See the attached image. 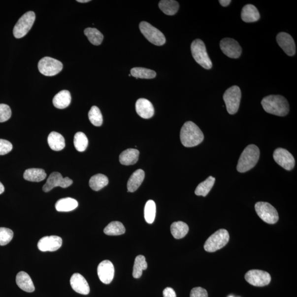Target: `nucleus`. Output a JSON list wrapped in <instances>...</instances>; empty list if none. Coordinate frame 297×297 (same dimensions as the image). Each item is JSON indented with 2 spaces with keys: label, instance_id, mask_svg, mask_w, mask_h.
<instances>
[{
  "label": "nucleus",
  "instance_id": "20e7f679",
  "mask_svg": "<svg viewBox=\"0 0 297 297\" xmlns=\"http://www.w3.org/2000/svg\"><path fill=\"white\" fill-rule=\"evenodd\" d=\"M191 51L193 58L201 67L206 69H210L213 67L203 41L200 39L193 41L191 44Z\"/></svg>",
  "mask_w": 297,
  "mask_h": 297
},
{
  "label": "nucleus",
  "instance_id": "2f4dec72",
  "mask_svg": "<svg viewBox=\"0 0 297 297\" xmlns=\"http://www.w3.org/2000/svg\"><path fill=\"white\" fill-rule=\"evenodd\" d=\"M148 264L144 256L139 255L135 259L133 266V276L139 279L142 275L143 271L147 269Z\"/></svg>",
  "mask_w": 297,
  "mask_h": 297
},
{
  "label": "nucleus",
  "instance_id": "37998d69",
  "mask_svg": "<svg viewBox=\"0 0 297 297\" xmlns=\"http://www.w3.org/2000/svg\"><path fill=\"white\" fill-rule=\"evenodd\" d=\"M164 297H177L175 291L171 287H167L163 291Z\"/></svg>",
  "mask_w": 297,
  "mask_h": 297
},
{
  "label": "nucleus",
  "instance_id": "9d476101",
  "mask_svg": "<svg viewBox=\"0 0 297 297\" xmlns=\"http://www.w3.org/2000/svg\"><path fill=\"white\" fill-rule=\"evenodd\" d=\"M39 72L46 76H54L59 74L63 68L60 61L50 57L41 59L38 64Z\"/></svg>",
  "mask_w": 297,
  "mask_h": 297
},
{
  "label": "nucleus",
  "instance_id": "e433bc0d",
  "mask_svg": "<svg viewBox=\"0 0 297 297\" xmlns=\"http://www.w3.org/2000/svg\"><path fill=\"white\" fill-rule=\"evenodd\" d=\"M74 145L75 149L79 152H84L88 145V139L86 134L83 132H79L75 134Z\"/></svg>",
  "mask_w": 297,
  "mask_h": 297
},
{
  "label": "nucleus",
  "instance_id": "7c9ffc66",
  "mask_svg": "<svg viewBox=\"0 0 297 297\" xmlns=\"http://www.w3.org/2000/svg\"><path fill=\"white\" fill-rule=\"evenodd\" d=\"M215 182V178L213 176H209L197 186L195 194L198 196L206 197L214 186Z\"/></svg>",
  "mask_w": 297,
  "mask_h": 297
},
{
  "label": "nucleus",
  "instance_id": "39448f33",
  "mask_svg": "<svg viewBox=\"0 0 297 297\" xmlns=\"http://www.w3.org/2000/svg\"><path fill=\"white\" fill-rule=\"evenodd\" d=\"M230 240L228 231L225 229H220L212 234L204 244V249L207 252L213 253L224 247Z\"/></svg>",
  "mask_w": 297,
  "mask_h": 297
},
{
  "label": "nucleus",
  "instance_id": "c03bdc74",
  "mask_svg": "<svg viewBox=\"0 0 297 297\" xmlns=\"http://www.w3.org/2000/svg\"><path fill=\"white\" fill-rule=\"evenodd\" d=\"M220 3L221 6L224 7H226L229 5L230 3L231 2V0H220L219 1Z\"/></svg>",
  "mask_w": 297,
  "mask_h": 297
},
{
  "label": "nucleus",
  "instance_id": "393cba45",
  "mask_svg": "<svg viewBox=\"0 0 297 297\" xmlns=\"http://www.w3.org/2000/svg\"><path fill=\"white\" fill-rule=\"evenodd\" d=\"M48 142L49 147L55 151L62 150L65 147L64 136L56 132H52L48 136Z\"/></svg>",
  "mask_w": 297,
  "mask_h": 297
},
{
  "label": "nucleus",
  "instance_id": "5701e85b",
  "mask_svg": "<svg viewBox=\"0 0 297 297\" xmlns=\"http://www.w3.org/2000/svg\"><path fill=\"white\" fill-rule=\"evenodd\" d=\"M139 152L137 149H129L124 151L120 155V162L124 165H134L138 162Z\"/></svg>",
  "mask_w": 297,
  "mask_h": 297
},
{
  "label": "nucleus",
  "instance_id": "412c9836",
  "mask_svg": "<svg viewBox=\"0 0 297 297\" xmlns=\"http://www.w3.org/2000/svg\"><path fill=\"white\" fill-rule=\"evenodd\" d=\"M242 20L246 23H252L258 21L261 18L258 9L251 4L244 6L241 12Z\"/></svg>",
  "mask_w": 297,
  "mask_h": 297
},
{
  "label": "nucleus",
  "instance_id": "c9c22d12",
  "mask_svg": "<svg viewBox=\"0 0 297 297\" xmlns=\"http://www.w3.org/2000/svg\"><path fill=\"white\" fill-rule=\"evenodd\" d=\"M155 216H156V204L153 200H148L144 207V218L146 222L149 224H153Z\"/></svg>",
  "mask_w": 297,
  "mask_h": 297
},
{
  "label": "nucleus",
  "instance_id": "f8f14e48",
  "mask_svg": "<svg viewBox=\"0 0 297 297\" xmlns=\"http://www.w3.org/2000/svg\"><path fill=\"white\" fill-rule=\"evenodd\" d=\"M273 158L275 162L280 166L291 171L295 166V158L288 150L283 148H277L274 151Z\"/></svg>",
  "mask_w": 297,
  "mask_h": 297
},
{
  "label": "nucleus",
  "instance_id": "6e6552de",
  "mask_svg": "<svg viewBox=\"0 0 297 297\" xmlns=\"http://www.w3.org/2000/svg\"><path fill=\"white\" fill-rule=\"evenodd\" d=\"M140 31L147 39L155 45L162 46L166 42V38L162 32L147 22H141Z\"/></svg>",
  "mask_w": 297,
  "mask_h": 297
},
{
  "label": "nucleus",
  "instance_id": "a878e982",
  "mask_svg": "<svg viewBox=\"0 0 297 297\" xmlns=\"http://www.w3.org/2000/svg\"><path fill=\"white\" fill-rule=\"evenodd\" d=\"M46 176L45 171L41 168L27 169L23 174V177L26 180L35 182L44 180Z\"/></svg>",
  "mask_w": 297,
  "mask_h": 297
},
{
  "label": "nucleus",
  "instance_id": "f704fd0d",
  "mask_svg": "<svg viewBox=\"0 0 297 297\" xmlns=\"http://www.w3.org/2000/svg\"><path fill=\"white\" fill-rule=\"evenodd\" d=\"M132 76L136 78L153 79L156 77L154 70L142 67H135L131 70Z\"/></svg>",
  "mask_w": 297,
  "mask_h": 297
},
{
  "label": "nucleus",
  "instance_id": "f03ea898",
  "mask_svg": "<svg viewBox=\"0 0 297 297\" xmlns=\"http://www.w3.org/2000/svg\"><path fill=\"white\" fill-rule=\"evenodd\" d=\"M204 138L202 131L192 121H188L182 127L180 132L181 143L185 147H194L200 144Z\"/></svg>",
  "mask_w": 297,
  "mask_h": 297
},
{
  "label": "nucleus",
  "instance_id": "f257e3e1",
  "mask_svg": "<svg viewBox=\"0 0 297 297\" xmlns=\"http://www.w3.org/2000/svg\"><path fill=\"white\" fill-rule=\"evenodd\" d=\"M262 105L268 114L278 116H285L289 114L290 106L286 99L281 96L271 95L264 98Z\"/></svg>",
  "mask_w": 297,
  "mask_h": 297
},
{
  "label": "nucleus",
  "instance_id": "9b49d317",
  "mask_svg": "<svg viewBox=\"0 0 297 297\" xmlns=\"http://www.w3.org/2000/svg\"><path fill=\"white\" fill-rule=\"evenodd\" d=\"M245 279L254 286L264 287L270 284L271 277L269 273L260 270H252L245 275Z\"/></svg>",
  "mask_w": 297,
  "mask_h": 297
},
{
  "label": "nucleus",
  "instance_id": "a211bd4d",
  "mask_svg": "<svg viewBox=\"0 0 297 297\" xmlns=\"http://www.w3.org/2000/svg\"><path fill=\"white\" fill-rule=\"evenodd\" d=\"M70 284L72 289L79 294L87 295L90 292L88 283L80 273H74L70 278Z\"/></svg>",
  "mask_w": 297,
  "mask_h": 297
},
{
  "label": "nucleus",
  "instance_id": "7ed1b4c3",
  "mask_svg": "<svg viewBox=\"0 0 297 297\" xmlns=\"http://www.w3.org/2000/svg\"><path fill=\"white\" fill-rule=\"evenodd\" d=\"M260 158V150L256 145L247 146L240 155L237 169L239 172L244 173L251 170L256 166Z\"/></svg>",
  "mask_w": 297,
  "mask_h": 297
},
{
  "label": "nucleus",
  "instance_id": "1a4fd4ad",
  "mask_svg": "<svg viewBox=\"0 0 297 297\" xmlns=\"http://www.w3.org/2000/svg\"><path fill=\"white\" fill-rule=\"evenodd\" d=\"M35 20V13L29 11L23 15L13 28V35L16 38L24 37L31 30Z\"/></svg>",
  "mask_w": 297,
  "mask_h": 297
},
{
  "label": "nucleus",
  "instance_id": "49530a36",
  "mask_svg": "<svg viewBox=\"0 0 297 297\" xmlns=\"http://www.w3.org/2000/svg\"><path fill=\"white\" fill-rule=\"evenodd\" d=\"M90 1V0H78L77 1V2L81 3H86Z\"/></svg>",
  "mask_w": 297,
  "mask_h": 297
},
{
  "label": "nucleus",
  "instance_id": "72a5a7b5",
  "mask_svg": "<svg viewBox=\"0 0 297 297\" xmlns=\"http://www.w3.org/2000/svg\"><path fill=\"white\" fill-rule=\"evenodd\" d=\"M103 232L108 235H119L124 234L126 229L124 225L119 221H113L106 226Z\"/></svg>",
  "mask_w": 297,
  "mask_h": 297
},
{
  "label": "nucleus",
  "instance_id": "a19ab883",
  "mask_svg": "<svg viewBox=\"0 0 297 297\" xmlns=\"http://www.w3.org/2000/svg\"><path fill=\"white\" fill-rule=\"evenodd\" d=\"M13 146L9 141L0 139V155H6L12 150Z\"/></svg>",
  "mask_w": 297,
  "mask_h": 297
},
{
  "label": "nucleus",
  "instance_id": "0eeeda50",
  "mask_svg": "<svg viewBox=\"0 0 297 297\" xmlns=\"http://www.w3.org/2000/svg\"><path fill=\"white\" fill-rule=\"evenodd\" d=\"M256 213L262 220L268 224H275L279 219L277 211L266 202H258L255 205Z\"/></svg>",
  "mask_w": 297,
  "mask_h": 297
},
{
  "label": "nucleus",
  "instance_id": "b1692460",
  "mask_svg": "<svg viewBox=\"0 0 297 297\" xmlns=\"http://www.w3.org/2000/svg\"><path fill=\"white\" fill-rule=\"evenodd\" d=\"M71 102V96L69 91L64 90L60 92L54 97L53 104L59 109H64L67 107Z\"/></svg>",
  "mask_w": 297,
  "mask_h": 297
},
{
  "label": "nucleus",
  "instance_id": "4c0bfd02",
  "mask_svg": "<svg viewBox=\"0 0 297 297\" xmlns=\"http://www.w3.org/2000/svg\"><path fill=\"white\" fill-rule=\"evenodd\" d=\"M88 116L89 120L94 126L99 127L102 125V115L100 109L97 106H94L91 108L89 112Z\"/></svg>",
  "mask_w": 297,
  "mask_h": 297
},
{
  "label": "nucleus",
  "instance_id": "aec40b11",
  "mask_svg": "<svg viewBox=\"0 0 297 297\" xmlns=\"http://www.w3.org/2000/svg\"><path fill=\"white\" fill-rule=\"evenodd\" d=\"M16 284L21 290L29 293L35 291V287L31 278L26 272L21 271L18 273Z\"/></svg>",
  "mask_w": 297,
  "mask_h": 297
},
{
  "label": "nucleus",
  "instance_id": "79ce46f5",
  "mask_svg": "<svg viewBox=\"0 0 297 297\" xmlns=\"http://www.w3.org/2000/svg\"><path fill=\"white\" fill-rule=\"evenodd\" d=\"M190 297H208V294L205 289L198 287L192 290Z\"/></svg>",
  "mask_w": 297,
  "mask_h": 297
},
{
  "label": "nucleus",
  "instance_id": "bb28decb",
  "mask_svg": "<svg viewBox=\"0 0 297 297\" xmlns=\"http://www.w3.org/2000/svg\"><path fill=\"white\" fill-rule=\"evenodd\" d=\"M78 205V201L76 200L71 198H65L56 202L55 208L60 212H67L76 209Z\"/></svg>",
  "mask_w": 297,
  "mask_h": 297
},
{
  "label": "nucleus",
  "instance_id": "423d86ee",
  "mask_svg": "<svg viewBox=\"0 0 297 297\" xmlns=\"http://www.w3.org/2000/svg\"><path fill=\"white\" fill-rule=\"evenodd\" d=\"M241 91L236 86L230 87L224 94V100L226 108L230 115H234L237 113L241 100Z\"/></svg>",
  "mask_w": 297,
  "mask_h": 297
},
{
  "label": "nucleus",
  "instance_id": "f3484780",
  "mask_svg": "<svg viewBox=\"0 0 297 297\" xmlns=\"http://www.w3.org/2000/svg\"><path fill=\"white\" fill-rule=\"evenodd\" d=\"M277 44L288 56H293L296 54L295 42L292 37L285 32H281L276 36Z\"/></svg>",
  "mask_w": 297,
  "mask_h": 297
},
{
  "label": "nucleus",
  "instance_id": "c85d7f7f",
  "mask_svg": "<svg viewBox=\"0 0 297 297\" xmlns=\"http://www.w3.org/2000/svg\"><path fill=\"white\" fill-rule=\"evenodd\" d=\"M179 6L178 3L174 0H162L159 3L160 9L168 16L175 15L178 11Z\"/></svg>",
  "mask_w": 297,
  "mask_h": 297
},
{
  "label": "nucleus",
  "instance_id": "58836bf2",
  "mask_svg": "<svg viewBox=\"0 0 297 297\" xmlns=\"http://www.w3.org/2000/svg\"><path fill=\"white\" fill-rule=\"evenodd\" d=\"M13 237V231L9 229L0 228V246H6Z\"/></svg>",
  "mask_w": 297,
  "mask_h": 297
},
{
  "label": "nucleus",
  "instance_id": "6ab92c4d",
  "mask_svg": "<svg viewBox=\"0 0 297 297\" xmlns=\"http://www.w3.org/2000/svg\"><path fill=\"white\" fill-rule=\"evenodd\" d=\"M135 110L138 115L144 119H149L154 114V106L147 99L141 98L136 101Z\"/></svg>",
  "mask_w": 297,
  "mask_h": 297
},
{
  "label": "nucleus",
  "instance_id": "4468645a",
  "mask_svg": "<svg viewBox=\"0 0 297 297\" xmlns=\"http://www.w3.org/2000/svg\"><path fill=\"white\" fill-rule=\"evenodd\" d=\"M220 46L223 53L230 58L238 59L242 54L241 46L233 39H223L220 41Z\"/></svg>",
  "mask_w": 297,
  "mask_h": 297
},
{
  "label": "nucleus",
  "instance_id": "2eb2a0df",
  "mask_svg": "<svg viewBox=\"0 0 297 297\" xmlns=\"http://www.w3.org/2000/svg\"><path fill=\"white\" fill-rule=\"evenodd\" d=\"M63 239L56 235L45 236L39 240L37 247L41 252H55L62 246Z\"/></svg>",
  "mask_w": 297,
  "mask_h": 297
},
{
  "label": "nucleus",
  "instance_id": "4be33fe9",
  "mask_svg": "<svg viewBox=\"0 0 297 297\" xmlns=\"http://www.w3.org/2000/svg\"><path fill=\"white\" fill-rule=\"evenodd\" d=\"M145 178V172L142 169L135 171L130 177L127 183V189L129 192H134L138 190Z\"/></svg>",
  "mask_w": 297,
  "mask_h": 297
},
{
  "label": "nucleus",
  "instance_id": "ea45409f",
  "mask_svg": "<svg viewBox=\"0 0 297 297\" xmlns=\"http://www.w3.org/2000/svg\"><path fill=\"white\" fill-rule=\"evenodd\" d=\"M12 112L10 107L6 104H0V122H4L10 119Z\"/></svg>",
  "mask_w": 297,
  "mask_h": 297
},
{
  "label": "nucleus",
  "instance_id": "ddd939ff",
  "mask_svg": "<svg viewBox=\"0 0 297 297\" xmlns=\"http://www.w3.org/2000/svg\"><path fill=\"white\" fill-rule=\"evenodd\" d=\"M72 183L71 179L68 177L63 178L62 174L54 172L50 174L46 183L42 187V190L44 192H49L55 187H61L66 188L71 186Z\"/></svg>",
  "mask_w": 297,
  "mask_h": 297
},
{
  "label": "nucleus",
  "instance_id": "a18cd8bd",
  "mask_svg": "<svg viewBox=\"0 0 297 297\" xmlns=\"http://www.w3.org/2000/svg\"><path fill=\"white\" fill-rule=\"evenodd\" d=\"M4 191V187L2 183L0 182V195H1Z\"/></svg>",
  "mask_w": 297,
  "mask_h": 297
},
{
  "label": "nucleus",
  "instance_id": "cd10ccee",
  "mask_svg": "<svg viewBox=\"0 0 297 297\" xmlns=\"http://www.w3.org/2000/svg\"><path fill=\"white\" fill-rule=\"evenodd\" d=\"M189 231V227L182 221L173 223L171 226V232L174 238L181 239L185 237Z\"/></svg>",
  "mask_w": 297,
  "mask_h": 297
},
{
  "label": "nucleus",
  "instance_id": "473e14b6",
  "mask_svg": "<svg viewBox=\"0 0 297 297\" xmlns=\"http://www.w3.org/2000/svg\"><path fill=\"white\" fill-rule=\"evenodd\" d=\"M86 35L89 41L94 45H99L102 43L103 36L102 33L96 28H88L84 30Z\"/></svg>",
  "mask_w": 297,
  "mask_h": 297
},
{
  "label": "nucleus",
  "instance_id": "c756f323",
  "mask_svg": "<svg viewBox=\"0 0 297 297\" xmlns=\"http://www.w3.org/2000/svg\"><path fill=\"white\" fill-rule=\"evenodd\" d=\"M108 178L102 174H97L92 176L89 180V186L95 191L102 189L108 185Z\"/></svg>",
  "mask_w": 297,
  "mask_h": 297
},
{
  "label": "nucleus",
  "instance_id": "dca6fc26",
  "mask_svg": "<svg viewBox=\"0 0 297 297\" xmlns=\"http://www.w3.org/2000/svg\"><path fill=\"white\" fill-rule=\"evenodd\" d=\"M98 275L99 279L105 284H109L114 279L115 268L109 261H102L98 267Z\"/></svg>",
  "mask_w": 297,
  "mask_h": 297
}]
</instances>
